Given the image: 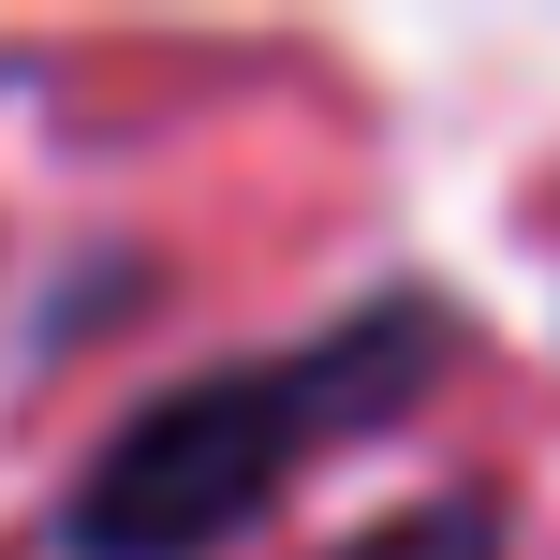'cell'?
<instances>
[{
    "label": "cell",
    "mask_w": 560,
    "mask_h": 560,
    "mask_svg": "<svg viewBox=\"0 0 560 560\" xmlns=\"http://www.w3.org/2000/svg\"><path fill=\"white\" fill-rule=\"evenodd\" d=\"M354 560H502V516L487 502H428V516H398V532H369Z\"/></svg>",
    "instance_id": "cell-2"
},
{
    "label": "cell",
    "mask_w": 560,
    "mask_h": 560,
    "mask_svg": "<svg viewBox=\"0 0 560 560\" xmlns=\"http://www.w3.org/2000/svg\"><path fill=\"white\" fill-rule=\"evenodd\" d=\"M443 354H457V310L443 295H384V310H354V325L295 339V354L207 369V384L148 398V413L74 472L59 546L74 560H207V546H236L325 443L398 428L428 384H443Z\"/></svg>",
    "instance_id": "cell-1"
}]
</instances>
